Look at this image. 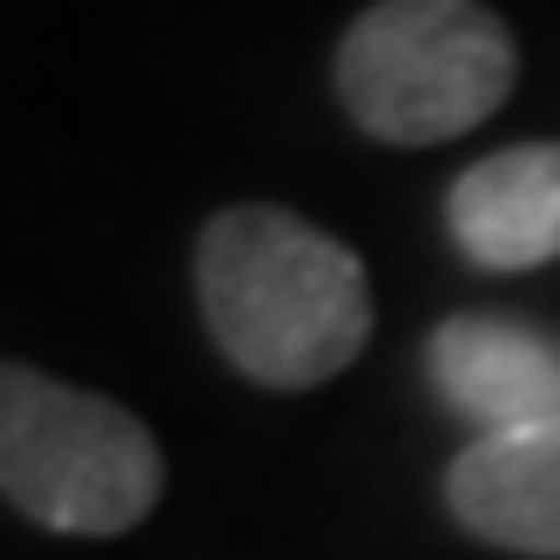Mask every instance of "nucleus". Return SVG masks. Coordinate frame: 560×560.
I'll return each mask as SVG.
<instances>
[{
  "mask_svg": "<svg viewBox=\"0 0 560 560\" xmlns=\"http://www.w3.org/2000/svg\"><path fill=\"white\" fill-rule=\"evenodd\" d=\"M196 298L210 338L250 385L311 392L372 338V284L351 244L277 203H236L203 223Z\"/></svg>",
  "mask_w": 560,
  "mask_h": 560,
  "instance_id": "f257e3e1",
  "label": "nucleus"
},
{
  "mask_svg": "<svg viewBox=\"0 0 560 560\" xmlns=\"http://www.w3.org/2000/svg\"><path fill=\"white\" fill-rule=\"evenodd\" d=\"M513 82L520 48L479 0H378L338 42V102L392 149H432L479 129Z\"/></svg>",
  "mask_w": 560,
  "mask_h": 560,
  "instance_id": "f03ea898",
  "label": "nucleus"
},
{
  "mask_svg": "<svg viewBox=\"0 0 560 560\" xmlns=\"http://www.w3.org/2000/svg\"><path fill=\"white\" fill-rule=\"evenodd\" d=\"M0 493L48 534L108 540L149 520L163 453L136 412L48 372H0Z\"/></svg>",
  "mask_w": 560,
  "mask_h": 560,
  "instance_id": "7ed1b4c3",
  "label": "nucleus"
},
{
  "mask_svg": "<svg viewBox=\"0 0 560 560\" xmlns=\"http://www.w3.org/2000/svg\"><path fill=\"white\" fill-rule=\"evenodd\" d=\"M425 372L479 439L560 425V338L534 325L487 311L446 317L425 345Z\"/></svg>",
  "mask_w": 560,
  "mask_h": 560,
  "instance_id": "20e7f679",
  "label": "nucleus"
},
{
  "mask_svg": "<svg viewBox=\"0 0 560 560\" xmlns=\"http://www.w3.org/2000/svg\"><path fill=\"white\" fill-rule=\"evenodd\" d=\"M446 230L472 270L560 264V142H513L479 155L446 189Z\"/></svg>",
  "mask_w": 560,
  "mask_h": 560,
  "instance_id": "39448f33",
  "label": "nucleus"
},
{
  "mask_svg": "<svg viewBox=\"0 0 560 560\" xmlns=\"http://www.w3.org/2000/svg\"><path fill=\"white\" fill-rule=\"evenodd\" d=\"M446 506L487 547L560 560V425L472 439L446 466Z\"/></svg>",
  "mask_w": 560,
  "mask_h": 560,
  "instance_id": "423d86ee",
  "label": "nucleus"
}]
</instances>
